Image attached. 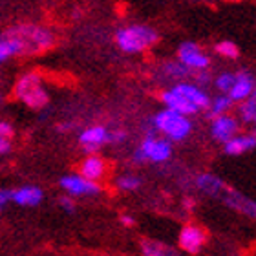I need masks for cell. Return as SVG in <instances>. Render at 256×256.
I'll return each instance as SVG.
<instances>
[{
	"instance_id": "1",
	"label": "cell",
	"mask_w": 256,
	"mask_h": 256,
	"mask_svg": "<svg viewBox=\"0 0 256 256\" xmlns=\"http://www.w3.org/2000/svg\"><path fill=\"white\" fill-rule=\"evenodd\" d=\"M13 96L32 110H44L50 104V94L38 72H26L15 80Z\"/></svg>"
},
{
	"instance_id": "2",
	"label": "cell",
	"mask_w": 256,
	"mask_h": 256,
	"mask_svg": "<svg viewBox=\"0 0 256 256\" xmlns=\"http://www.w3.org/2000/svg\"><path fill=\"white\" fill-rule=\"evenodd\" d=\"M160 40V33L146 24H130L116 32L118 48L128 55L143 54Z\"/></svg>"
},
{
	"instance_id": "3",
	"label": "cell",
	"mask_w": 256,
	"mask_h": 256,
	"mask_svg": "<svg viewBox=\"0 0 256 256\" xmlns=\"http://www.w3.org/2000/svg\"><path fill=\"white\" fill-rule=\"evenodd\" d=\"M192 124L190 118L182 116V114L163 108L152 118V130L156 134H160L161 138L168 139L170 143H178V141H185L192 134Z\"/></svg>"
},
{
	"instance_id": "4",
	"label": "cell",
	"mask_w": 256,
	"mask_h": 256,
	"mask_svg": "<svg viewBox=\"0 0 256 256\" xmlns=\"http://www.w3.org/2000/svg\"><path fill=\"white\" fill-rule=\"evenodd\" d=\"M172 158V143L168 139L161 138L154 130H148L139 146L134 150L132 161L136 165L143 163H166Z\"/></svg>"
},
{
	"instance_id": "5",
	"label": "cell",
	"mask_w": 256,
	"mask_h": 256,
	"mask_svg": "<svg viewBox=\"0 0 256 256\" xmlns=\"http://www.w3.org/2000/svg\"><path fill=\"white\" fill-rule=\"evenodd\" d=\"M13 30L22 38L28 55L42 54L46 50L54 48L55 33L50 28L40 26V24H30L28 22V24H16V26H13Z\"/></svg>"
},
{
	"instance_id": "6",
	"label": "cell",
	"mask_w": 256,
	"mask_h": 256,
	"mask_svg": "<svg viewBox=\"0 0 256 256\" xmlns=\"http://www.w3.org/2000/svg\"><path fill=\"white\" fill-rule=\"evenodd\" d=\"M59 187L62 188V192L70 198H94L99 196L102 192L101 183L90 182L79 174V172H74V174H64L59 180Z\"/></svg>"
},
{
	"instance_id": "7",
	"label": "cell",
	"mask_w": 256,
	"mask_h": 256,
	"mask_svg": "<svg viewBox=\"0 0 256 256\" xmlns=\"http://www.w3.org/2000/svg\"><path fill=\"white\" fill-rule=\"evenodd\" d=\"M77 141L86 154H97L101 146L112 144V130H108L104 124H92L80 130Z\"/></svg>"
},
{
	"instance_id": "8",
	"label": "cell",
	"mask_w": 256,
	"mask_h": 256,
	"mask_svg": "<svg viewBox=\"0 0 256 256\" xmlns=\"http://www.w3.org/2000/svg\"><path fill=\"white\" fill-rule=\"evenodd\" d=\"M178 60L182 64H185L192 74L194 72H205L210 66V57L205 50H202V46H198L196 42L187 40L182 42V46L178 48Z\"/></svg>"
},
{
	"instance_id": "9",
	"label": "cell",
	"mask_w": 256,
	"mask_h": 256,
	"mask_svg": "<svg viewBox=\"0 0 256 256\" xmlns=\"http://www.w3.org/2000/svg\"><path fill=\"white\" fill-rule=\"evenodd\" d=\"M207 244V232L203 227L196 224H187L183 225L180 234H178V246L183 252L187 254H198L202 252V249Z\"/></svg>"
},
{
	"instance_id": "10",
	"label": "cell",
	"mask_w": 256,
	"mask_h": 256,
	"mask_svg": "<svg viewBox=\"0 0 256 256\" xmlns=\"http://www.w3.org/2000/svg\"><path fill=\"white\" fill-rule=\"evenodd\" d=\"M220 200H222L229 208L236 210L238 214L247 216V218H251L256 222V202L252 198L246 196V194H242V192H238L236 188L227 185V188H225L224 194L220 196Z\"/></svg>"
},
{
	"instance_id": "11",
	"label": "cell",
	"mask_w": 256,
	"mask_h": 256,
	"mask_svg": "<svg viewBox=\"0 0 256 256\" xmlns=\"http://www.w3.org/2000/svg\"><path fill=\"white\" fill-rule=\"evenodd\" d=\"M22 55H28L26 46L18 37V33L13 30V26L8 28L4 33H0V64L15 57H22Z\"/></svg>"
},
{
	"instance_id": "12",
	"label": "cell",
	"mask_w": 256,
	"mask_h": 256,
	"mask_svg": "<svg viewBox=\"0 0 256 256\" xmlns=\"http://www.w3.org/2000/svg\"><path fill=\"white\" fill-rule=\"evenodd\" d=\"M8 200L18 207H38L44 200V190L37 185H20L8 190Z\"/></svg>"
},
{
	"instance_id": "13",
	"label": "cell",
	"mask_w": 256,
	"mask_h": 256,
	"mask_svg": "<svg viewBox=\"0 0 256 256\" xmlns=\"http://www.w3.org/2000/svg\"><path fill=\"white\" fill-rule=\"evenodd\" d=\"M79 174L90 182L101 183L108 174L106 160L99 154H86L79 165Z\"/></svg>"
},
{
	"instance_id": "14",
	"label": "cell",
	"mask_w": 256,
	"mask_h": 256,
	"mask_svg": "<svg viewBox=\"0 0 256 256\" xmlns=\"http://www.w3.org/2000/svg\"><path fill=\"white\" fill-rule=\"evenodd\" d=\"M160 101L165 104V108H168V110H174V112L182 114V116H187V118H190V116H194V114L200 112V110H198V108L194 106L190 101H188L187 97L182 96L180 92H176L172 86L161 92Z\"/></svg>"
},
{
	"instance_id": "15",
	"label": "cell",
	"mask_w": 256,
	"mask_h": 256,
	"mask_svg": "<svg viewBox=\"0 0 256 256\" xmlns=\"http://www.w3.org/2000/svg\"><path fill=\"white\" fill-rule=\"evenodd\" d=\"M254 88H256L254 75L249 70H238V72H234V84H232V88L229 90L227 96L234 102H242L246 101L247 97H251Z\"/></svg>"
},
{
	"instance_id": "16",
	"label": "cell",
	"mask_w": 256,
	"mask_h": 256,
	"mask_svg": "<svg viewBox=\"0 0 256 256\" xmlns=\"http://www.w3.org/2000/svg\"><path fill=\"white\" fill-rule=\"evenodd\" d=\"M240 130V121L234 118V116H229V114H225V116H218V118L212 119V123H210V134H212V138L218 141V143H227L230 138H234L236 134Z\"/></svg>"
},
{
	"instance_id": "17",
	"label": "cell",
	"mask_w": 256,
	"mask_h": 256,
	"mask_svg": "<svg viewBox=\"0 0 256 256\" xmlns=\"http://www.w3.org/2000/svg\"><path fill=\"white\" fill-rule=\"evenodd\" d=\"M172 88L176 92H180L182 96H185L188 101L198 108V110H207L208 104H210V97L203 88H200L194 82H188V80H182V82H176L172 84Z\"/></svg>"
},
{
	"instance_id": "18",
	"label": "cell",
	"mask_w": 256,
	"mask_h": 256,
	"mask_svg": "<svg viewBox=\"0 0 256 256\" xmlns=\"http://www.w3.org/2000/svg\"><path fill=\"white\" fill-rule=\"evenodd\" d=\"M194 185H196V188L202 194H205V196L208 198H218L224 194V190L227 188V183L222 180V178L214 176V174H210V172H205V174H198L196 178H194Z\"/></svg>"
},
{
	"instance_id": "19",
	"label": "cell",
	"mask_w": 256,
	"mask_h": 256,
	"mask_svg": "<svg viewBox=\"0 0 256 256\" xmlns=\"http://www.w3.org/2000/svg\"><path fill=\"white\" fill-rule=\"evenodd\" d=\"M256 148V134H236L224 144V152L227 156H242Z\"/></svg>"
},
{
	"instance_id": "20",
	"label": "cell",
	"mask_w": 256,
	"mask_h": 256,
	"mask_svg": "<svg viewBox=\"0 0 256 256\" xmlns=\"http://www.w3.org/2000/svg\"><path fill=\"white\" fill-rule=\"evenodd\" d=\"M160 72H161V75L166 77L168 80H174V84L185 80L187 77H192L190 70H188L185 64L180 62V60H166V62L161 64Z\"/></svg>"
},
{
	"instance_id": "21",
	"label": "cell",
	"mask_w": 256,
	"mask_h": 256,
	"mask_svg": "<svg viewBox=\"0 0 256 256\" xmlns=\"http://www.w3.org/2000/svg\"><path fill=\"white\" fill-rule=\"evenodd\" d=\"M139 249H141V254L143 256H180V252L174 247L166 246L163 242L150 240V238L141 242Z\"/></svg>"
},
{
	"instance_id": "22",
	"label": "cell",
	"mask_w": 256,
	"mask_h": 256,
	"mask_svg": "<svg viewBox=\"0 0 256 256\" xmlns=\"http://www.w3.org/2000/svg\"><path fill=\"white\" fill-rule=\"evenodd\" d=\"M232 106H234V101H232L227 94H220V96H216L214 99H210V104H208V108H207L208 118L214 119V118H218V116H225V114L230 112Z\"/></svg>"
},
{
	"instance_id": "23",
	"label": "cell",
	"mask_w": 256,
	"mask_h": 256,
	"mask_svg": "<svg viewBox=\"0 0 256 256\" xmlns=\"http://www.w3.org/2000/svg\"><path fill=\"white\" fill-rule=\"evenodd\" d=\"M114 185L119 192H138L143 185V178L134 174V172H124V174L116 178Z\"/></svg>"
},
{
	"instance_id": "24",
	"label": "cell",
	"mask_w": 256,
	"mask_h": 256,
	"mask_svg": "<svg viewBox=\"0 0 256 256\" xmlns=\"http://www.w3.org/2000/svg\"><path fill=\"white\" fill-rule=\"evenodd\" d=\"M238 116L244 123H252V119L256 116V88L251 94V97H247L246 101L240 102L238 106Z\"/></svg>"
},
{
	"instance_id": "25",
	"label": "cell",
	"mask_w": 256,
	"mask_h": 256,
	"mask_svg": "<svg viewBox=\"0 0 256 256\" xmlns=\"http://www.w3.org/2000/svg\"><path fill=\"white\" fill-rule=\"evenodd\" d=\"M214 52L220 57H224V59H238V55H240V48L232 40H222V42H218L214 46Z\"/></svg>"
},
{
	"instance_id": "26",
	"label": "cell",
	"mask_w": 256,
	"mask_h": 256,
	"mask_svg": "<svg viewBox=\"0 0 256 256\" xmlns=\"http://www.w3.org/2000/svg\"><path fill=\"white\" fill-rule=\"evenodd\" d=\"M212 82L220 94H229V90L234 84V72H222L216 75V79H212Z\"/></svg>"
},
{
	"instance_id": "27",
	"label": "cell",
	"mask_w": 256,
	"mask_h": 256,
	"mask_svg": "<svg viewBox=\"0 0 256 256\" xmlns=\"http://www.w3.org/2000/svg\"><path fill=\"white\" fill-rule=\"evenodd\" d=\"M192 77H194V84H198L200 88H203V90H205V86H208L212 82V77L208 75L207 70H205V72H194Z\"/></svg>"
},
{
	"instance_id": "28",
	"label": "cell",
	"mask_w": 256,
	"mask_h": 256,
	"mask_svg": "<svg viewBox=\"0 0 256 256\" xmlns=\"http://www.w3.org/2000/svg\"><path fill=\"white\" fill-rule=\"evenodd\" d=\"M59 207L62 208L64 212H68V214H74L75 212V208H77V205H75V200L74 198H70V196H60L59 198Z\"/></svg>"
},
{
	"instance_id": "29",
	"label": "cell",
	"mask_w": 256,
	"mask_h": 256,
	"mask_svg": "<svg viewBox=\"0 0 256 256\" xmlns=\"http://www.w3.org/2000/svg\"><path fill=\"white\" fill-rule=\"evenodd\" d=\"M15 136V128L10 121H6V119H0V138H6V139H11Z\"/></svg>"
},
{
	"instance_id": "30",
	"label": "cell",
	"mask_w": 256,
	"mask_h": 256,
	"mask_svg": "<svg viewBox=\"0 0 256 256\" xmlns=\"http://www.w3.org/2000/svg\"><path fill=\"white\" fill-rule=\"evenodd\" d=\"M126 132L124 130H114L112 132V144H123L126 141Z\"/></svg>"
},
{
	"instance_id": "31",
	"label": "cell",
	"mask_w": 256,
	"mask_h": 256,
	"mask_svg": "<svg viewBox=\"0 0 256 256\" xmlns=\"http://www.w3.org/2000/svg\"><path fill=\"white\" fill-rule=\"evenodd\" d=\"M11 139H6V138H0V156H6L11 152Z\"/></svg>"
},
{
	"instance_id": "32",
	"label": "cell",
	"mask_w": 256,
	"mask_h": 256,
	"mask_svg": "<svg viewBox=\"0 0 256 256\" xmlns=\"http://www.w3.org/2000/svg\"><path fill=\"white\" fill-rule=\"evenodd\" d=\"M75 126H77V123H75V121H62V123L57 124V130H59V132H62V134H66V132H72Z\"/></svg>"
},
{
	"instance_id": "33",
	"label": "cell",
	"mask_w": 256,
	"mask_h": 256,
	"mask_svg": "<svg viewBox=\"0 0 256 256\" xmlns=\"http://www.w3.org/2000/svg\"><path fill=\"white\" fill-rule=\"evenodd\" d=\"M121 224L124 225V227H134L136 225V218H134L132 214H121Z\"/></svg>"
},
{
	"instance_id": "34",
	"label": "cell",
	"mask_w": 256,
	"mask_h": 256,
	"mask_svg": "<svg viewBox=\"0 0 256 256\" xmlns=\"http://www.w3.org/2000/svg\"><path fill=\"white\" fill-rule=\"evenodd\" d=\"M8 203H10V200H8V190H0V210H2Z\"/></svg>"
},
{
	"instance_id": "35",
	"label": "cell",
	"mask_w": 256,
	"mask_h": 256,
	"mask_svg": "<svg viewBox=\"0 0 256 256\" xmlns=\"http://www.w3.org/2000/svg\"><path fill=\"white\" fill-rule=\"evenodd\" d=\"M2 102H4V99H2V96H0V106H2Z\"/></svg>"
},
{
	"instance_id": "36",
	"label": "cell",
	"mask_w": 256,
	"mask_h": 256,
	"mask_svg": "<svg viewBox=\"0 0 256 256\" xmlns=\"http://www.w3.org/2000/svg\"><path fill=\"white\" fill-rule=\"evenodd\" d=\"M252 124H256V116H254V119H252Z\"/></svg>"
},
{
	"instance_id": "37",
	"label": "cell",
	"mask_w": 256,
	"mask_h": 256,
	"mask_svg": "<svg viewBox=\"0 0 256 256\" xmlns=\"http://www.w3.org/2000/svg\"><path fill=\"white\" fill-rule=\"evenodd\" d=\"M229 2H238V0H229Z\"/></svg>"
}]
</instances>
